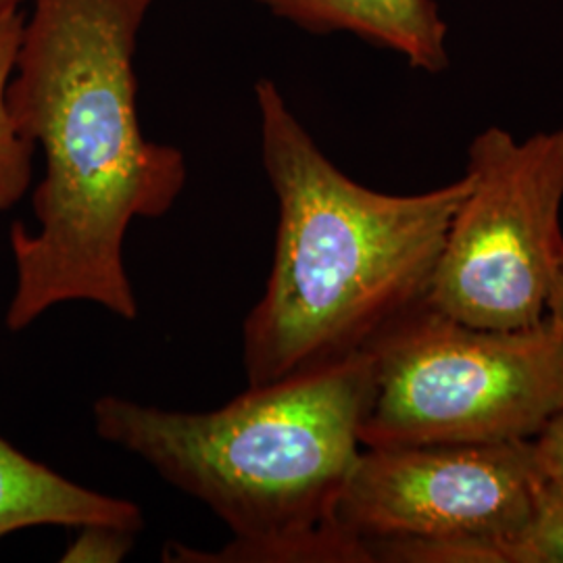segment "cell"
<instances>
[{"label": "cell", "instance_id": "cell-1", "mask_svg": "<svg viewBox=\"0 0 563 563\" xmlns=\"http://www.w3.org/2000/svg\"><path fill=\"white\" fill-rule=\"evenodd\" d=\"M157 0H34L23 20L7 107L44 155L38 230L11 225L15 292L7 328L25 330L63 302L136 320L123 263L136 218L165 216L186 184L180 148L151 142L136 107L134 55Z\"/></svg>", "mask_w": 563, "mask_h": 563}, {"label": "cell", "instance_id": "cell-2", "mask_svg": "<svg viewBox=\"0 0 563 563\" xmlns=\"http://www.w3.org/2000/svg\"><path fill=\"white\" fill-rule=\"evenodd\" d=\"M372 397L374 360L362 351L249 386L213 411H169L107 395L92 405V420L102 441L148 463L234 534L211 553L167 543L165 562L372 563L365 544L336 522Z\"/></svg>", "mask_w": 563, "mask_h": 563}, {"label": "cell", "instance_id": "cell-3", "mask_svg": "<svg viewBox=\"0 0 563 563\" xmlns=\"http://www.w3.org/2000/svg\"><path fill=\"white\" fill-rule=\"evenodd\" d=\"M262 159L278 201L265 292L242 325L249 386L367 351L426 302L470 178L418 195L351 180L323 155L272 80L255 84Z\"/></svg>", "mask_w": 563, "mask_h": 563}, {"label": "cell", "instance_id": "cell-4", "mask_svg": "<svg viewBox=\"0 0 563 563\" xmlns=\"http://www.w3.org/2000/svg\"><path fill=\"white\" fill-rule=\"evenodd\" d=\"M367 351L363 449L532 441L563 409V341L547 318L490 330L422 302Z\"/></svg>", "mask_w": 563, "mask_h": 563}, {"label": "cell", "instance_id": "cell-5", "mask_svg": "<svg viewBox=\"0 0 563 563\" xmlns=\"http://www.w3.org/2000/svg\"><path fill=\"white\" fill-rule=\"evenodd\" d=\"M470 190L449 223L426 302L457 322H543L563 255V128L523 141L490 125L467 146Z\"/></svg>", "mask_w": 563, "mask_h": 563}, {"label": "cell", "instance_id": "cell-6", "mask_svg": "<svg viewBox=\"0 0 563 563\" xmlns=\"http://www.w3.org/2000/svg\"><path fill=\"white\" fill-rule=\"evenodd\" d=\"M543 476L532 441L362 449L336 522L365 549L484 541L514 563Z\"/></svg>", "mask_w": 563, "mask_h": 563}, {"label": "cell", "instance_id": "cell-7", "mask_svg": "<svg viewBox=\"0 0 563 563\" xmlns=\"http://www.w3.org/2000/svg\"><path fill=\"white\" fill-rule=\"evenodd\" d=\"M272 15L316 36L351 34L401 55L411 69L451 67L449 25L437 0H257Z\"/></svg>", "mask_w": 563, "mask_h": 563}, {"label": "cell", "instance_id": "cell-8", "mask_svg": "<svg viewBox=\"0 0 563 563\" xmlns=\"http://www.w3.org/2000/svg\"><path fill=\"white\" fill-rule=\"evenodd\" d=\"M109 523L141 532V507L86 488L0 437V541L36 526Z\"/></svg>", "mask_w": 563, "mask_h": 563}, {"label": "cell", "instance_id": "cell-9", "mask_svg": "<svg viewBox=\"0 0 563 563\" xmlns=\"http://www.w3.org/2000/svg\"><path fill=\"white\" fill-rule=\"evenodd\" d=\"M21 30V15L0 23V211L23 199L34 174L36 146L21 134L7 107V86L15 67Z\"/></svg>", "mask_w": 563, "mask_h": 563}, {"label": "cell", "instance_id": "cell-10", "mask_svg": "<svg viewBox=\"0 0 563 563\" xmlns=\"http://www.w3.org/2000/svg\"><path fill=\"white\" fill-rule=\"evenodd\" d=\"M514 563H563V486L547 476L532 518L514 544Z\"/></svg>", "mask_w": 563, "mask_h": 563}, {"label": "cell", "instance_id": "cell-11", "mask_svg": "<svg viewBox=\"0 0 563 563\" xmlns=\"http://www.w3.org/2000/svg\"><path fill=\"white\" fill-rule=\"evenodd\" d=\"M78 539L67 547L60 562L65 563H118L128 558L136 541V530L90 523L78 528Z\"/></svg>", "mask_w": 563, "mask_h": 563}, {"label": "cell", "instance_id": "cell-12", "mask_svg": "<svg viewBox=\"0 0 563 563\" xmlns=\"http://www.w3.org/2000/svg\"><path fill=\"white\" fill-rule=\"evenodd\" d=\"M532 446L544 476L563 486V409L532 439Z\"/></svg>", "mask_w": 563, "mask_h": 563}, {"label": "cell", "instance_id": "cell-13", "mask_svg": "<svg viewBox=\"0 0 563 563\" xmlns=\"http://www.w3.org/2000/svg\"><path fill=\"white\" fill-rule=\"evenodd\" d=\"M544 318L555 325V330L560 332L563 341V255L558 263L553 282H551V290H549L547 305H544Z\"/></svg>", "mask_w": 563, "mask_h": 563}, {"label": "cell", "instance_id": "cell-14", "mask_svg": "<svg viewBox=\"0 0 563 563\" xmlns=\"http://www.w3.org/2000/svg\"><path fill=\"white\" fill-rule=\"evenodd\" d=\"M21 2L23 0H0V23L20 15Z\"/></svg>", "mask_w": 563, "mask_h": 563}]
</instances>
